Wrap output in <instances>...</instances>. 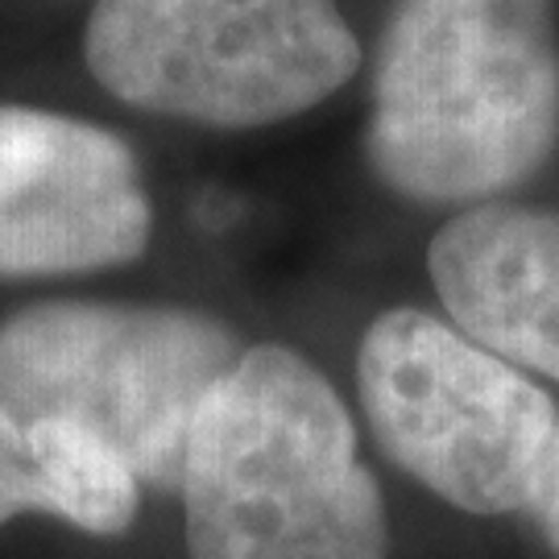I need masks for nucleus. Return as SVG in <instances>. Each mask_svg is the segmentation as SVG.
<instances>
[{"instance_id": "39448f33", "label": "nucleus", "mask_w": 559, "mask_h": 559, "mask_svg": "<svg viewBox=\"0 0 559 559\" xmlns=\"http://www.w3.org/2000/svg\"><path fill=\"white\" fill-rule=\"evenodd\" d=\"M360 411L402 473L464 514H526L556 402L514 360L419 307L381 311L357 348Z\"/></svg>"}, {"instance_id": "20e7f679", "label": "nucleus", "mask_w": 559, "mask_h": 559, "mask_svg": "<svg viewBox=\"0 0 559 559\" xmlns=\"http://www.w3.org/2000/svg\"><path fill=\"white\" fill-rule=\"evenodd\" d=\"M336 0H96L83 62L129 108L203 129H261L360 71Z\"/></svg>"}, {"instance_id": "7ed1b4c3", "label": "nucleus", "mask_w": 559, "mask_h": 559, "mask_svg": "<svg viewBox=\"0 0 559 559\" xmlns=\"http://www.w3.org/2000/svg\"><path fill=\"white\" fill-rule=\"evenodd\" d=\"M240 353L228 323L191 307L34 302L0 323V402L80 423L141 485L179 493L191 423Z\"/></svg>"}, {"instance_id": "f257e3e1", "label": "nucleus", "mask_w": 559, "mask_h": 559, "mask_svg": "<svg viewBox=\"0 0 559 559\" xmlns=\"http://www.w3.org/2000/svg\"><path fill=\"white\" fill-rule=\"evenodd\" d=\"M556 141V0H394L365 120L381 187L477 207L539 175Z\"/></svg>"}, {"instance_id": "f03ea898", "label": "nucleus", "mask_w": 559, "mask_h": 559, "mask_svg": "<svg viewBox=\"0 0 559 559\" xmlns=\"http://www.w3.org/2000/svg\"><path fill=\"white\" fill-rule=\"evenodd\" d=\"M187 559H390V522L336 385L253 344L203 399L179 473Z\"/></svg>"}, {"instance_id": "1a4fd4ad", "label": "nucleus", "mask_w": 559, "mask_h": 559, "mask_svg": "<svg viewBox=\"0 0 559 559\" xmlns=\"http://www.w3.org/2000/svg\"><path fill=\"white\" fill-rule=\"evenodd\" d=\"M526 514L535 519L539 535L559 559V427L551 443H547V452H543L539 477H535V489H531V501H526Z\"/></svg>"}, {"instance_id": "6e6552de", "label": "nucleus", "mask_w": 559, "mask_h": 559, "mask_svg": "<svg viewBox=\"0 0 559 559\" xmlns=\"http://www.w3.org/2000/svg\"><path fill=\"white\" fill-rule=\"evenodd\" d=\"M141 480L92 431L67 419H21L0 402V526L25 510L55 514L87 535H124Z\"/></svg>"}, {"instance_id": "0eeeda50", "label": "nucleus", "mask_w": 559, "mask_h": 559, "mask_svg": "<svg viewBox=\"0 0 559 559\" xmlns=\"http://www.w3.org/2000/svg\"><path fill=\"white\" fill-rule=\"evenodd\" d=\"M448 320L526 373L559 381V212L477 203L427 245Z\"/></svg>"}, {"instance_id": "423d86ee", "label": "nucleus", "mask_w": 559, "mask_h": 559, "mask_svg": "<svg viewBox=\"0 0 559 559\" xmlns=\"http://www.w3.org/2000/svg\"><path fill=\"white\" fill-rule=\"evenodd\" d=\"M154 237L129 141L92 120L0 104V278L92 274Z\"/></svg>"}]
</instances>
